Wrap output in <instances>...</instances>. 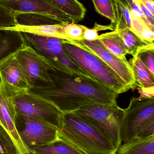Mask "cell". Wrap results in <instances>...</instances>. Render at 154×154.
Instances as JSON below:
<instances>
[{"mask_svg":"<svg viewBox=\"0 0 154 154\" xmlns=\"http://www.w3.org/2000/svg\"><path fill=\"white\" fill-rule=\"evenodd\" d=\"M50 60L49 73L51 85L28 91L49 101L62 114L91 104L117 103L118 94L113 90L58 60Z\"/></svg>","mask_w":154,"mask_h":154,"instance_id":"obj_1","label":"cell"},{"mask_svg":"<svg viewBox=\"0 0 154 154\" xmlns=\"http://www.w3.org/2000/svg\"><path fill=\"white\" fill-rule=\"evenodd\" d=\"M58 135L86 154H116L117 152L102 129L73 112L61 114Z\"/></svg>","mask_w":154,"mask_h":154,"instance_id":"obj_2","label":"cell"},{"mask_svg":"<svg viewBox=\"0 0 154 154\" xmlns=\"http://www.w3.org/2000/svg\"><path fill=\"white\" fill-rule=\"evenodd\" d=\"M63 44L70 58L88 75L118 95L129 90L122 79L97 55L74 41L64 40Z\"/></svg>","mask_w":154,"mask_h":154,"instance_id":"obj_3","label":"cell"},{"mask_svg":"<svg viewBox=\"0 0 154 154\" xmlns=\"http://www.w3.org/2000/svg\"><path fill=\"white\" fill-rule=\"evenodd\" d=\"M11 91L0 79V142L7 154H31L18 134Z\"/></svg>","mask_w":154,"mask_h":154,"instance_id":"obj_4","label":"cell"},{"mask_svg":"<svg viewBox=\"0 0 154 154\" xmlns=\"http://www.w3.org/2000/svg\"><path fill=\"white\" fill-rule=\"evenodd\" d=\"M73 113L82 117L102 129L118 150L122 143L121 129L124 109L118 106L117 103L87 105L80 108Z\"/></svg>","mask_w":154,"mask_h":154,"instance_id":"obj_5","label":"cell"},{"mask_svg":"<svg viewBox=\"0 0 154 154\" xmlns=\"http://www.w3.org/2000/svg\"><path fill=\"white\" fill-rule=\"evenodd\" d=\"M154 123V97H133L129 106L124 109L121 129L122 143H126L136 138L147 126Z\"/></svg>","mask_w":154,"mask_h":154,"instance_id":"obj_6","label":"cell"},{"mask_svg":"<svg viewBox=\"0 0 154 154\" xmlns=\"http://www.w3.org/2000/svg\"><path fill=\"white\" fill-rule=\"evenodd\" d=\"M9 88L17 114L42 119L59 128L62 113L55 106L28 90Z\"/></svg>","mask_w":154,"mask_h":154,"instance_id":"obj_7","label":"cell"},{"mask_svg":"<svg viewBox=\"0 0 154 154\" xmlns=\"http://www.w3.org/2000/svg\"><path fill=\"white\" fill-rule=\"evenodd\" d=\"M15 125L20 137L30 152L58 139V128L42 119L17 113Z\"/></svg>","mask_w":154,"mask_h":154,"instance_id":"obj_8","label":"cell"},{"mask_svg":"<svg viewBox=\"0 0 154 154\" xmlns=\"http://www.w3.org/2000/svg\"><path fill=\"white\" fill-rule=\"evenodd\" d=\"M24 45L30 47L42 57L58 60L78 72L90 76L76 65L64 50V39L38 36L20 32Z\"/></svg>","mask_w":154,"mask_h":154,"instance_id":"obj_9","label":"cell"},{"mask_svg":"<svg viewBox=\"0 0 154 154\" xmlns=\"http://www.w3.org/2000/svg\"><path fill=\"white\" fill-rule=\"evenodd\" d=\"M16 56L27 72L32 88H44L51 85L52 81L49 73L50 59L39 55L24 44L16 51Z\"/></svg>","mask_w":154,"mask_h":154,"instance_id":"obj_10","label":"cell"},{"mask_svg":"<svg viewBox=\"0 0 154 154\" xmlns=\"http://www.w3.org/2000/svg\"><path fill=\"white\" fill-rule=\"evenodd\" d=\"M0 4L12 17L16 24V17L19 14L27 13L49 16L64 24L73 22L71 18L58 9L49 0H0Z\"/></svg>","mask_w":154,"mask_h":154,"instance_id":"obj_11","label":"cell"},{"mask_svg":"<svg viewBox=\"0 0 154 154\" xmlns=\"http://www.w3.org/2000/svg\"><path fill=\"white\" fill-rule=\"evenodd\" d=\"M74 41L97 55L122 79L129 90L136 88L132 68L127 60L120 59L108 52L99 44L97 40L93 42L85 40Z\"/></svg>","mask_w":154,"mask_h":154,"instance_id":"obj_12","label":"cell"},{"mask_svg":"<svg viewBox=\"0 0 154 154\" xmlns=\"http://www.w3.org/2000/svg\"><path fill=\"white\" fill-rule=\"evenodd\" d=\"M0 79L14 90L32 88L26 70L16 56V51L0 60Z\"/></svg>","mask_w":154,"mask_h":154,"instance_id":"obj_13","label":"cell"},{"mask_svg":"<svg viewBox=\"0 0 154 154\" xmlns=\"http://www.w3.org/2000/svg\"><path fill=\"white\" fill-rule=\"evenodd\" d=\"M66 24L26 26L17 24L13 27L0 29L25 32L38 36L52 37L68 40L63 32V26Z\"/></svg>","mask_w":154,"mask_h":154,"instance_id":"obj_14","label":"cell"},{"mask_svg":"<svg viewBox=\"0 0 154 154\" xmlns=\"http://www.w3.org/2000/svg\"><path fill=\"white\" fill-rule=\"evenodd\" d=\"M97 40L106 50L120 59L126 60L127 50L115 30L99 35Z\"/></svg>","mask_w":154,"mask_h":154,"instance_id":"obj_15","label":"cell"},{"mask_svg":"<svg viewBox=\"0 0 154 154\" xmlns=\"http://www.w3.org/2000/svg\"><path fill=\"white\" fill-rule=\"evenodd\" d=\"M23 44L20 32L0 29V60L16 52Z\"/></svg>","mask_w":154,"mask_h":154,"instance_id":"obj_16","label":"cell"},{"mask_svg":"<svg viewBox=\"0 0 154 154\" xmlns=\"http://www.w3.org/2000/svg\"><path fill=\"white\" fill-rule=\"evenodd\" d=\"M126 48L127 54L135 57L140 51L149 47H154L153 42L142 39L129 28L115 29Z\"/></svg>","mask_w":154,"mask_h":154,"instance_id":"obj_17","label":"cell"},{"mask_svg":"<svg viewBox=\"0 0 154 154\" xmlns=\"http://www.w3.org/2000/svg\"><path fill=\"white\" fill-rule=\"evenodd\" d=\"M116 154H154V135L123 143Z\"/></svg>","mask_w":154,"mask_h":154,"instance_id":"obj_18","label":"cell"},{"mask_svg":"<svg viewBox=\"0 0 154 154\" xmlns=\"http://www.w3.org/2000/svg\"><path fill=\"white\" fill-rule=\"evenodd\" d=\"M129 63L135 81L136 88L154 86V75L142 63L137 56L133 57V58L129 60Z\"/></svg>","mask_w":154,"mask_h":154,"instance_id":"obj_19","label":"cell"},{"mask_svg":"<svg viewBox=\"0 0 154 154\" xmlns=\"http://www.w3.org/2000/svg\"><path fill=\"white\" fill-rule=\"evenodd\" d=\"M54 6L71 18L73 23L82 20L86 8L78 0H49Z\"/></svg>","mask_w":154,"mask_h":154,"instance_id":"obj_20","label":"cell"},{"mask_svg":"<svg viewBox=\"0 0 154 154\" xmlns=\"http://www.w3.org/2000/svg\"><path fill=\"white\" fill-rule=\"evenodd\" d=\"M31 154H86L61 139L35 148Z\"/></svg>","mask_w":154,"mask_h":154,"instance_id":"obj_21","label":"cell"},{"mask_svg":"<svg viewBox=\"0 0 154 154\" xmlns=\"http://www.w3.org/2000/svg\"><path fill=\"white\" fill-rule=\"evenodd\" d=\"M115 15V29L129 28L131 29V11L125 0H112Z\"/></svg>","mask_w":154,"mask_h":154,"instance_id":"obj_22","label":"cell"},{"mask_svg":"<svg viewBox=\"0 0 154 154\" xmlns=\"http://www.w3.org/2000/svg\"><path fill=\"white\" fill-rule=\"evenodd\" d=\"M16 24L26 26L64 24L49 16L35 13L22 14L15 18Z\"/></svg>","mask_w":154,"mask_h":154,"instance_id":"obj_23","label":"cell"},{"mask_svg":"<svg viewBox=\"0 0 154 154\" xmlns=\"http://www.w3.org/2000/svg\"><path fill=\"white\" fill-rule=\"evenodd\" d=\"M131 30L142 39L154 43V31L148 27L143 19L137 17L131 12Z\"/></svg>","mask_w":154,"mask_h":154,"instance_id":"obj_24","label":"cell"},{"mask_svg":"<svg viewBox=\"0 0 154 154\" xmlns=\"http://www.w3.org/2000/svg\"><path fill=\"white\" fill-rule=\"evenodd\" d=\"M96 11L115 25L116 18L112 0H92Z\"/></svg>","mask_w":154,"mask_h":154,"instance_id":"obj_25","label":"cell"},{"mask_svg":"<svg viewBox=\"0 0 154 154\" xmlns=\"http://www.w3.org/2000/svg\"><path fill=\"white\" fill-rule=\"evenodd\" d=\"M86 27L71 22L64 24L62 29L68 41H80L82 40Z\"/></svg>","mask_w":154,"mask_h":154,"instance_id":"obj_26","label":"cell"},{"mask_svg":"<svg viewBox=\"0 0 154 154\" xmlns=\"http://www.w3.org/2000/svg\"><path fill=\"white\" fill-rule=\"evenodd\" d=\"M115 26L114 24L111 23L108 25H100L95 23L94 28L92 29H89L86 27L82 40H85L89 42L95 41L97 40L98 38V32L100 31L111 30L114 31Z\"/></svg>","mask_w":154,"mask_h":154,"instance_id":"obj_27","label":"cell"},{"mask_svg":"<svg viewBox=\"0 0 154 154\" xmlns=\"http://www.w3.org/2000/svg\"><path fill=\"white\" fill-rule=\"evenodd\" d=\"M136 56L154 75V47L146 48L140 51Z\"/></svg>","mask_w":154,"mask_h":154,"instance_id":"obj_28","label":"cell"},{"mask_svg":"<svg viewBox=\"0 0 154 154\" xmlns=\"http://www.w3.org/2000/svg\"><path fill=\"white\" fill-rule=\"evenodd\" d=\"M130 9V11L137 17L141 18L144 21L146 25L152 30L154 31V26L151 25L144 15L138 3V0H125Z\"/></svg>","mask_w":154,"mask_h":154,"instance_id":"obj_29","label":"cell"},{"mask_svg":"<svg viewBox=\"0 0 154 154\" xmlns=\"http://www.w3.org/2000/svg\"><path fill=\"white\" fill-rule=\"evenodd\" d=\"M15 24L12 17L0 4V28L13 27Z\"/></svg>","mask_w":154,"mask_h":154,"instance_id":"obj_30","label":"cell"},{"mask_svg":"<svg viewBox=\"0 0 154 154\" xmlns=\"http://www.w3.org/2000/svg\"><path fill=\"white\" fill-rule=\"evenodd\" d=\"M140 94L139 98H148L154 96V86L146 88H137Z\"/></svg>","mask_w":154,"mask_h":154,"instance_id":"obj_31","label":"cell"},{"mask_svg":"<svg viewBox=\"0 0 154 154\" xmlns=\"http://www.w3.org/2000/svg\"><path fill=\"white\" fill-rule=\"evenodd\" d=\"M153 14H154V0H139Z\"/></svg>","mask_w":154,"mask_h":154,"instance_id":"obj_32","label":"cell"}]
</instances>
